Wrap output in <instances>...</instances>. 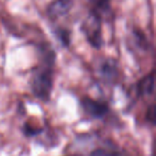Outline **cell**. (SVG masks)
<instances>
[{"instance_id":"1","label":"cell","mask_w":156,"mask_h":156,"mask_svg":"<svg viewBox=\"0 0 156 156\" xmlns=\"http://www.w3.org/2000/svg\"><path fill=\"white\" fill-rule=\"evenodd\" d=\"M52 62L45 63L43 66L37 67L31 79V90L34 96L42 101H48L54 89V75Z\"/></svg>"},{"instance_id":"2","label":"cell","mask_w":156,"mask_h":156,"mask_svg":"<svg viewBox=\"0 0 156 156\" xmlns=\"http://www.w3.org/2000/svg\"><path fill=\"white\" fill-rule=\"evenodd\" d=\"M83 32L87 41L94 48H101L103 45L102 22L98 12H90L83 24Z\"/></svg>"},{"instance_id":"3","label":"cell","mask_w":156,"mask_h":156,"mask_svg":"<svg viewBox=\"0 0 156 156\" xmlns=\"http://www.w3.org/2000/svg\"><path fill=\"white\" fill-rule=\"evenodd\" d=\"M81 106L88 115L93 118H103L109 111V107L106 103L95 101L89 96L81 98Z\"/></svg>"},{"instance_id":"4","label":"cell","mask_w":156,"mask_h":156,"mask_svg":"<svg viewBox=\"0 0 156 156\" xmlns=\"http://www.w3.org/2000/svg\"><path fill=\"white\" fill-rule=\"evenodd\" d=\"M74 5V0H52L47 7L46 13L50 20H58L66 15Z\"/></svg>"},{"instance_id":"5","label":"cell","mask_w":156,"mask_h":156,"mask_svg":"<svg viewBox=\"0 0 156 156\" xmlns=\"http://www.w3.org/2000/svg\"><path fill=\"white\" fill-rule=\"evenodd\" d=\"M101 73H102V76L104 77L105 80L113 81L119 74L117 62L112 59H107L101 66Z\"/></svg>"},{"instance_id":"6","label":"cell","mask_w":156,"mask_h":156,"mask_svg":"<svg viewBox=\"0 0 156 156\" xmlns=\"http://www.w3.org/2000/svg\"><path fill=\"white\" fill-rule=\"evenodd\" d=\"M154 93V72L143 77L138 83V94L140 96H150Z\"/></svg>"},{"instance_id":"7","label":"cell","mask_w":156,"mask_h":156,"mask_svg":"<svg viewBox=\"0 0 156 156\" xmlns=\"http://www.w3.org/2000/svg\"><path fill=\"white\" fill-rule=\"evenodd\" d=\"M90 156H129V155H128L125 151L98 149V150H95Z\"/></svg>"},{"instance_id":"8","label":"cell","mask_w":156,"mask_h":156,"mask_svg":"<svg viewBox=\"0 0 156 156\" xmlns=\"http://www.w3.org/2000/svg\"><path fill=\"white\" fill-rule=\"evenodd\" d=\"M56 35L59 39V41L61 42V44L64 46H67L69 44V41H71V37H69V32L66 29L60 28L56 31Z\"/></svg>"},{"instance_id":"9","label":"cell","mask_w":156,"mask_h":156,"mask_svg":"<svg viewBox=\"0 0 156 156\" xmlns=\"http://www.w3.org/2000/svg\"><path fill=\"white\" fill-rule=\"evenodd\" d=\"M90 2L100 10H106L109 8V0H90Z\"/></svg>"}]
</instances>
